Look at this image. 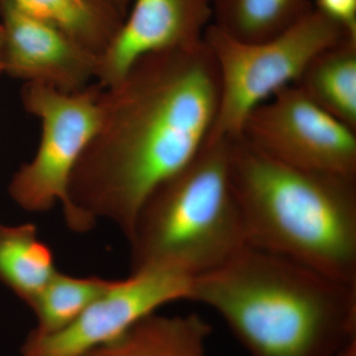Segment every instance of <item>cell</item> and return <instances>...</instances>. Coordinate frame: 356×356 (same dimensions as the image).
<instances>
[{
  "instance_id": "obj_1",
  "label": "cell",
  "mask_w": 356,
  "mask_h": 356,
  "mask_svg": "<svg viewBox=\"0 0 356 356\" xmlns=\"http://www.w3.org/2000/svg\"><path fill=\"white\" fill-rule=\"evenodd\" d=\"M219 102L204 39L136 60L103 88L99 126L70 178V229L86 233L106 218L128 238L147 197L205 146Z\"/></svg>"
},
{
  "instance_id": "obj_2",
  "label": "cell",
  "mask_w": 356,
  "mask_h": 356,
  "mask_svg": "<svg viewBox=\"0 0 356 356\" xmlns=\"http://www.w3.org/2000/svg\"><path fill=\"white\" fill-rule=\"evenodd\" d=\"M188 301L214 311L252 356H334L356 339V286L247 247L192 280Z\"/></svg>"
},
{
  "instance_id": "obj_3",
  "label": "cell",
  "mask_w": 356,
  "mask_h": 356,
  "mask_svg": "<svg viewBox=\"0 0 356 356\" xmlns=\"http://www.w3.org/2000/svg\"><path fill=\"white\" fill-rule=\"evenodd\" d=\"M248 247L356 286V177L300 170L229 138Z\"/></svg>"
},
{
  "instance_id": "obj_4",
  "label": "cell",
  "mask_w": 356,
  "mask_h": 356,
  "mask_svg": "<svg viewBox=\"0 0 356 356\" xmlns=\"http://www.w3.org/2000/svg\"><path fill=\"white\" fill-rule=\"evenodd\" d=\"M128 241L132 273L168 269L192 280L248 247L229 177V138L206 143L159 185L143 204Z\"/></svg>"
},
{
  "instance_id": "obj_5",
  "label": "cell",
  "mask_w": 356,
  "mask_h": 356,
  "mask_svg": "<svg viewBox=\"0 0 356 356\" xmlns=\"http://www.w3.org/2000/svg\"><path fill=\"white\" fill-rule=\"evenodd\" d=\"M356 37L314 7L296 24L259 43H243L210 24L204 41L220 77L219 109L208 142L238 137L248 114L298 81L321 51Z\"/></svg>"
},
{
  "instance_id": "obj_6",
  "label": "cell",
  "mask_w": 356,
  "mask_h": 356,
  "mask_svg": "<svg viewBox=\"0 0 356 356\" xmlns=\"http://www.w3.org/2000/svg\"><path fill=\"white\" fill-rule=\"evenodd\" d=\"M103 88L97 83L67 93L41 83L24 84L23 106L41 122L42 132L34 158L9 184V194L21 208L44 212L60 202L67 216L70 178L99 126Z\"/></svg>"
},
{
  "instance_id": "obj_7",
  "label": "cell",
  "mask_w": 356,
  "mask_h": 356,
  "mask_svg": "<svg viewBox=\"0 0 356 356\" xmlns=\"http://www.w3.org/2000/svg\"><path fill=\"white\" fill-rule=\"evenodd\" d=\"M238 137L284 165L356 177V131L295 84L252 109Z\"/></svg>"
},
{
  "instance_id": "obj_8",
  "label": "cell",
  "mask_w": 356,
  "mask_h": 356,
  "mask_svg": "<svg viewBox=\"0 0 356 356\" xmlns=\"http://www.w3.org/2000/svg\"><path fill=\"white\" fill-rule=\"evenodd\" d=\"M192 278L168 269L134 271L111 286L83 315L50 336H28L22 356H84L118 339L161 307L188 300Z\"/></svg>"
},
{
  "instance_id": "obj_9",
  "label": "cell",
  "mask_w": 356,
  "mask_h": 356,
  "mask_svg": "<svg viewBox=\"0 0 356 356\" xmlns=\"http://www.w3.org/2000/svg\"><path fill=\"white\" fill-rule=\"evenodd\" d=\"M6 33L4 72L26 83L74 93L96 79L98 60L56 26L0 0Z\"/></svg>"
},
{
  "instance_id": "obj_10",
  "label": "cell",
  "mask_w": 356,
  "mask_h": 356,
  "mask_svg": "<svg viewBox=\"0 0 356 356\" xmlns=\"http://www.w3.org/2000/svg\"><path fill=\"white\" fill-rule=\"evenodd\" d=\"M212 17L213 0H135L98 62L97 83H116L147 54L201 43Z\"/></svg>"
},
{
  "instance_id": "obj_11",
  "label": "cell",
  "mask_w": 356,
  "mask_h": 356,
  "mask_svg": "<svg viewBox=\"0 0 356 356\" xmlns=\"http://www.w3.org/2000/svg\"><path fill=\"white\" fill-rule=\"evenodd\" d=\"M211 327L196 314L154 313L84 356H207Z\"/></svg>"
},
{
  "instance_id": "obj_12",
  "label": "cell",
  "mask_w": 356,
  "mask_h": 356,
  "mask_svg": "<svg viewBox=\"0 0 356 356\" xmlns=\"http://www.w3.org/2000/svg\"><path fill=\"white\" fill-rule=\"evenodd\" d=\"M10 1L26 13L56 26L98 62L124 21V16L107 0Z\"/></svg>"
},
{
  "instance_id": "obj_13",
  "label": "cell",
  "mask_w": 356,
  "mask_h": 356,
  "mask_svg": "<svg viewBox=\"0 0 356 356\" xmlns=\"http://www.w3.org/2000/svg\"><path fill=\"white\" fill-rule=\"evenodd\" d=\"M295 86L318 107L356 131V37L318 54Z\"/></svg>"
},
{
  "instance_id": "obj_14",
  "label": "cell",
  "mask_w": 356,
  "mask_h": 356,
  "mask_svg": "<svg viewBox=\"0 0 356 356\" xmlns=\"http://www.w3.org/2000/svg\"><path fill=\"white\" fill-rule=\"evenodd\" d=\"M57 271L53 252L35 225L0 224V282L24 303L30 306Z\"/></svg>"
},
{
  "instance_id": "obj_15",
  "label": "cell",
  "mask_w": 356,
  "mask_h": 356,
  "mask_svg": "<svg viewBox=\"0 0 356 356\" xmlns=\"http://www.w3.org/2000/svg\"><path fill=\"white\" fill-rule=\"evenodd\" d=\"M310 0H213L214 24L243 43H259L286 31L311 13Z\"/></svg>"
},
{
  "instance_id": "obj_16",
  "label": "cell",
  "mask_w": 356,
  "mask_h": 356,
  "mask_svg": "<svg viewBox=\"0 0 356 356\" xmlns=\"http://www.w3.org/2000/svg\"><path fill=\"white\" fill-rule=\"evenodd\" d=\"M113 282L98 276L76 277L57 271L30 304L37 318L36 329L30 336L47 337L65 329Z\"/></svg>"
},
{
  "instance_id": "obj_17",
  "label": "cell",
  "mask_w": 356,
  "mask_h": 356,
  "mask_svg": "<svg viewBox=\"0 0 356 356\" xmlns=\"http://www.w3.org/2000/svg\"><path fill=\"white\" fill-rule=\"evenodd\" d=\"M314 7L356 34V0H316Z\"/></svg>"
},
{
  "instance_id": "obj_18",
  "label": "cell",
  "mask_w": 356,
  "mask_h": 356,
  "mask_svg": "<svg viewBox=\"0 0 356 356\" xmlns=\"http://www.w3.org/2000/svg\"><path fill=\"white\" fill-rule=\"evenodd\" d=\"M6 70V33L0 21V74Z\"/></svg>"
},
{
  "instance_id": "obj_19",
  "label": "cell",
  "mask_w": 356,
  "mask_h": 356,
  "mask_svg": "<svg viewBox=\"0 0 356 356\" xmlns=\"http://www.w3.org/2000/svg\"><path fill=\"white\" fill-rule=\"evenodd\" d=\"M112 3L114 4V6L118 9L119 13L122 14V15L125 16L126 9H127L129 0H111Z\"/></svg>"
},
{
  "instance_id": "obj_20",
  "label": "cell",
  "mask_w": 356,
  "mask_h": 356,
  "mask_svg": "<svg viewBox=\"0 0 356 356\" xmlns=\"http://www.w3.org/2000/svg\"><path fill=\"white\" fill-rule=\"evenodd\" d=\"M107 1H109V2H110V3H112L111 0H107ZM112 4H113V3H112ZM113 6H114V4H113ZM117 10H118V9H117Z\"/></svg>"
}]
</instances>
